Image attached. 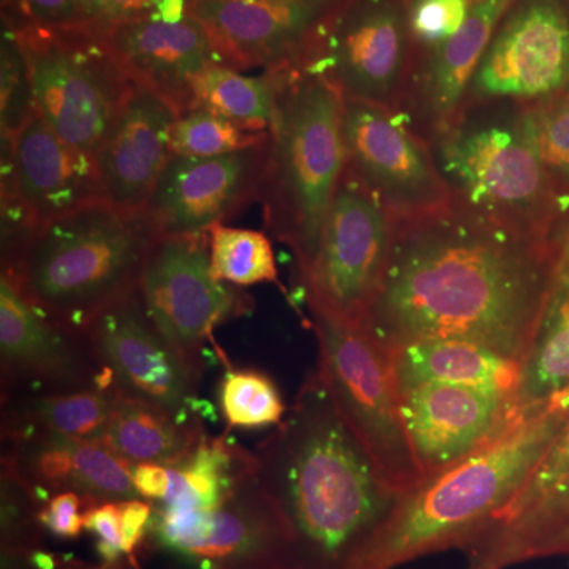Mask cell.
I'll return each instance as SVG.
<instances>
[{
	"label": "cell",
	"instance_id": "5b68a950",
	"mask_svg": "<svg viewBox=\"0 0 569 569\" xmlns=\"http://www.w3.org/2000/svg\"><path fill=\"white\" fill-rule=\"evenodd\" d=\"M269 141L263 164L268 223L293 250L305 279L347 170L342 93L318 74L295 70Z\"/></svg>",
	"mask_w": 569,
	"mask_h": 569
},
{
	"label": "cell",
	"instance_id": "f907efd6",
	"mask_svg": "<svg viewBox=\"0 0 569 569\" xmlns=\"http://www.w3.org/2000/svg\"><path fill=\"white\" fill-rule=\"evenodd\" d=\"M567 400H568V403H569V397H568V399H567Z\"/></svg>",
	"mask_w": 569,
	"mask_h": 569
},
{
	"label": "cell",
	"instance_id": "4dcf8cb0",
	"mask_svg": "<svg viewBox=\"0 0 569 569\" xmlns=\"http://www.w3.org/2000/svg\"><path fill=\"white\" fill-rule=\"evenodd\" d=\"M211 271L234 287L277 282L274 249L261 231L216 224L208 233Z\"/></svg>",
	"mask_w": 569,
	"mask_h": 569
},
{
	"label": "cell",
	"instance_id": "7402d4cb",
	"mask_svg": "<svg viewBox=\"0 0 569 569\" xmlns=\"http://www.w3.org/2000/svg\"><path fill=\"white\" fill-rule=\"evenodd\" d=\"M179 112L160 93L133 84L97 153L104 203L142 212L171 159V130Z\"/></svg>",
	"mask_w": 569,
	"mask_h": 569
},
{
	"label": "cell",
	"instance_id": "836d02e7",
	"mask_svg": "<svg viewBox=\"0 0 569 569\" xmlns=\"http://www.w3.org/2000/svg\"><path fill=\"white\" fill-rule=\"evenodd\" d=\"M529 110L550 182L552 178L569 182V100Z\"/></svg>",
	"mask_w": 569,
	"mask_h": 569
},
{
	"label": "cell",
	"instance_id": "b9f144b4",
	"mask_svg": "<svg viewBox=\"0 0 569 569\" xmlns=\"http://www.w3.org/2000/svg\"><path fill=\"white\" fill-rule=\"evenodd\" d=\"M153 505L142 498L121 501L123 550L127 559L134 560V552L149 533Z\"/></svg>",
	"mask_w": 569,
	"mask_h": 569
},
{
	"label": "cell",
	"instance_id": "ac0fdd59",
	"mask_svg": "<svg viewBox=\"0 0 569 569\" xmlns=\"http://www.w3.org/2000/svg\"><path fill=\"white\" fill-rule=\"evenodd\" d=\"M325 6L326 0H189V13L211 37L224 66L277 71L298 67Z\"/></svg>",
	"mask_w": 569,
	"mask_h": 569
},
{
	"label": "cell",
	"instance_id": "44dd1931",
	"mask_svg": "<svg viewBox=\"0 0 569 569\" xmlns=\"http://www.w3.org/2000/svg\"><path fill=\"white\" fill-rule=\"evenodd\" d=\"M569 82V21L552 0H538L509 18L486 51L475 92L541 99Z\"/></svg>",
	"mask_w": 569,
	"mask_h": 569
},
{
	"label": "cell",
	"instance_id": "7c38bea8",
	"mask_svg": "<svg viewBox=\"0 0 569 569\" xmlns=\"http://www.w3.org/2000/svg\"><path fill=\"white\" fill-rule=\"evenodd\" d=\"M201 238L164 236L152 247L138 296L157 331L198 372L213 328L249 310V296L212 276L209 244Z\"/></svg>",
	"mask_w": 569,
	"mask_h": 569
},
{
	"label": "cell",
	"instance_id": "bcb514c9",
	"mask_svg": "<svg viewBox=\"0 0 569 569\" xmlns=\"http://www.w3.org/2000/svg\"><path fill=\"white\" fill-rule=\"evenodd\" d=\"M82 24L99 32L103 20L104 0H77Z\"/></svg>",
	"mask_w": 569,
	"mask_h": 569
},
{
	"label": "cell",
	"instance_id": "6da1fadb",
	"mask_svg": "<svg viewBox=\"0 0 569 569\" xmlns=\"http://www.w3.org/2000/svg\"><path fill=\"white\" fill-rule=\"evenodd\" d=\"M362 326L389 350L462 339L526 362L553 290L548 244L456 204L396 220Z\"/></svg>",
	"mask_w": 569,
	"mask_h": 569
},
{
	"label": "cell",
	"instance_id": "52a82bcc",
	"mask_svg": "<svg viewBox=\"0 0 569 569\" xmlns=\"http://www.w3.org/2000/svg\"><path fill=\"white\" fill-rule=\"evenodd\" d=\"M321 373L378 477L396 496L425 481L402 415L395 353L362 325L309 307Z\"/></svg>",
	"mask_w": 569,
	"mask_h": 569
},
{
	"label": "cell",
	"instance_id": "ee69618b",
	"mask_svg": "<svg viewBox=\"0 0 569 569\" xmlns=\"http://www.w3.org/2000/svg\"><path fill=\"white\" fill-rule=\"evenodd\" d=\"M553 269V291L569 288V219L559 230L546 234Z\"/></svg>",
	"mask_w": 569,
	"mask_h": 569
},
{
	"label": "cell",
	"instance_id": "4fadbf2b",
	"mask_svg": "<svg viewBox=\"0 0 569 569\" xmlns=\"http://www.w3.org/2000/svg\"><path fill=\"white\" fill-rule=\"evenodd\" d=\"M84 332L116 391L163 408L179 421H201L197 397L201 372L157 331L137 290L104 307Z\"/></svg>",
	"mask_w": 569,
	"mask_h": 569
},
{
	"label": "cell",
	"instance_id": "1f68e13d",
	"mask_svg": "<svg viewBox=\"0 0 569 569\" xmlns=\"http://www.w3.org/2000/svg\"><path fill=\"white\" fill-rule=\"evenodd\" d=\"M219 407L230 429L244 430L279 426L288 411L274 380L257 369H228L220 380Z\"/></svg>",
	"mask_w": 569,
	"mask_h": 569
},
{
	"label": "cell",
	"instance_id": "ba28073f",
	"mask_svg": "<svg viewBox=\"0 0 569 569\" xmlns=\"http://www.w3.org/2000/svg\"><path fill=\"white\" fill-rule=\"evenodd\" d=\"M9 32L28 71L33 110L59 137L97 159L133 86L102 33L31 22Z\"/></svg>",
	"mask_w": 569,
	"mask_h": 569
},
{
	"label": "cell",
	"instance_id": "4316f807",
	"mask_svg": "<svg viewBox=\"0 0 569 569\" xmlns=\"http://www.w3.org/2000/svg\"><path fill=\"white\" fill-rule=\"evenodd\" d=\"M206 436L203 422L179 421L163 408L119 392L102 443L133 466H174Z\"/></svg>",
	"mask_w": 569,
	"mask_h": 569
},
{
	"label": "cell",
	"instance_id": "ffe728a7",
	"mask_svg": "<svg viewBox=\"0 0 569 569\" xmlns=\"http://www.w3.org/2000/svg\"><path fill=\"white\" fill-rule=\"evenodd\" d=\"M132 471L133 463L102 441L58 433L2 437V473L18 479L41 505L63 492L78 493L91 507L140 498Z\"/></svg>",
	"mask_w": 569,
	"mask_h": 569
},
{
	"label": "cell",
	"instance_id": "8fae6325",
	"mask_svg": "<svg viewBox=\"0 0 569 569\" xmlns=\"http://www.w3.org/2000/svg\"><path fill=\"white\" fill-rule=\"evenodd\" d=\"M347 170L396 220L432 216L455 206L433 152L400 110L343 99Z\"/></svg>",
	"mask_w": 569,
	"mask_h": 569
},
{
	"label": "cell",
	"instance_id": "d4e9b609",
	"mask_svg": "<svg viewBox=\"0 0 569 569\" xmlns=\"http://www.w3.org/2000/svg\"><path fill=\"white\" fill-rule=\"evenodd\" d=\"M392 353L400 392L427 383H447L490 389L512 400L522 377V362L470 340H419Z\"/></svg>",
	"mask_w": 569,
	"mask_h": 569
},
{
	"label": "cell",
	"instance_id": "d590c367",
	"mask_svg": "<svg viewBox=\"0 0 569 569\" xmlns=\"http://www.w3.org/2000/svg\"><path fill=\"white\" fill-rule=\"evenodd\" d=\"M471 0H415L410 10L411 33L422 43L437 47L462 28Z\"/></svg>",
	"mask_w": 569,
	"mask_h": 569
},
{
	"label": "cell",
	"instance_id": "f6af8a7d",
	"mask_svg": "<svg viewBox=\"0 0 569 569\" xmlns=\"http://www.w3.org/2000/svg\"><path fill=\"white\" fill-rule=\"evenodd\" d=\"M548 557H569V522L538 542L530 550L529 560L527 561L548 559Z\"/></svg>",
	"mask_w": 569,
	"mask_h": 569
},
{
	"label": "cell",
	"instance_id": "cb8c5ba5",
	"mask_svg": "<svg viewBox=\"0 0 569 569\" xmlns=\"http://www.w3.org/2000/svg\"><path fill=\"white\" fill-rule=\"evenodd\" d=\"M511 3L512 0L473 2L460 31L433 47L418 84V104L436 133L460 114L463 96L488 51L498 21Z\"/></svg>",
	"mask_w": 569,
	"mask_h": 569
},
{
	"label": "cell",
	"instance_id": "7a4b0ae2",
	"mask_svg": "<svg viewBox=\"0 0 569 569\" xmlns=\"http://www.w3.org/2000/svg\"><path fill=\"white\" fill-rule=\"evenodd\" d=\"M258 477L296 539L299 569H348L397 498L337 407L318 369L253 449Z\"/></svg>",
	"mask_w": 569,
	"mask_h": 569
},
{
	"label": "cell",
	"instance_id": "8d00e7d4",
	"mask_svg": "<svg viewBox=\"0 0 569 569\" xmlns=\"http://www.w3.org/2000/svg\"><path fill=\"white\" fill-rule=\"evenodd\" d=\"M569 477V421L567 426L561 429L553 443L550 445L548 452L539 460L533 473L526 482L519 496L512 500V503L505 509L503 515L497 520H505L519 515L520 511L533 505L550 489L556 488L557 485ZM493 520V522H497Z\"/></svg>",
	"mask_w": 569,
	"mask_h": 569
},
{
	"label": "cell",
	"instance_id": "8992f818",
	"mask_svg": "<svg viewBox=\"0 0 569 569\" xmlns=\"http://www.w3.org/2000/svg\"><path fill=\"white\" fill-rule=\"evenodd\" d=\"M436 162L468 211L546 241L550 179L530 110L459 114L436 138Z\"/></svg>",
	"mask_w": 569,
	"mask_h": 569
},
{
	"label": "cell",
	"instance_id": "5bb4252c",
	"mask_svg": "<svg viewBox=\"0 0 569 569\" xmlns=\"http://www.w3.org/2000/svg\"><path fill=\"white\" fill-rule=\"evenodd\" d=\"M0 367L2 397L111 387L86 332L44 313L7 276L0 280Z\"/></svg>",
	"mask_w": 569,
	"mask_h": 569
},
{
	"label": "cell",
	"instance_id": "30bf717a",
	"mask_svg": "<svg viewBox=\"0 0 569 569\" xmlns=\"http://www.w3.org/2000/svg\"><path fill=\"white\" fill-rule=\"evenodd\" d=\"M395 217L346 170L302 282L309 307L361 325L387 274Z\"/></svg>",
	"mask_w": 569,
	"mask_h": 569
},
{
	"label": "cell",
	"instance_id": "681fc988",
	"mask_svg": "<svg viewBox=\"0 0 569 569\" xmlns=\"http://www.w3.org/2000/svg\"><path fill=\"white\" fill-rule=\"evenodd\" d=\"M471 2H478V0H471Z\"/></svg>",
	"mask_w": 569,
	"mask_h": 569
},
{
	"label": "cell",
	"instance_id": "60d3db41",
	"mask_svg": "<svg viewBox=\"0 0 569 569\" xmlns=\"http://www.w3.org/2000/svg\"><path fill=\"white\" fill-rule=\"evenodd\" d=\"M18 9L31 24L44 28H86L77 0H17Z\"/></svg>",
	"mask_w": 569,
	"mask_h": 569
},
{
	"label": "cell",
	"instance_id": "ab89813d",
	"mask_svg": "<svg viewBox=\"0 0 569 569\" xmlns=\"http://www.w3.org/2000/svg\"><path fill=\"white\" fill-rule=\"evenodd\" d=\"M187 11H189V0H104L103 20L99 32L122 22L156 17V14L179 17Z\"/></svg>",
	"mask_w": 569,
	"mask_h": 569
},
{
	"label": "cell",
	"instance_id": "9a60e30c",
	"mask_svg": "<svg viewBox=\"0 0 569 569\" xmlns=\"http://www.w3.org/2000/svg\"><path fill=\"white\" fill-rule=\"evenodd\" d=\"M305 52L296 70L318 74L343 99L400 110L406 84V32L399 11L370 6L339 18Z\"/></svg>",
	"mask_w": 569,
	"mask_h": 569
},
{
	"label": "cell",
	"instance_id": "d6986e66",
	"mask_svg": "<svg viewBox=\"0 0 569 569\" xmlns=\"http://www.w3.org/2000/svg\"><path fill=\"white\" fill-rule=\"evenodd\" d=\"M264 156L263 144L211 159L171 156L142 212L159 238H201L244 201Z\"/></svg>",
	"mask_w": 569,
	"mask_h": 569
},
{
	"label": "cell",
	"instance_id": "7dc6e473",
	"mask_svg": "<svg viewBox=\"0 0 569 569\" xmlns=\"http://www.w3.org/2000/svg\"><path fill=\"white\" fill-rule=\"evenodd\" d=\"M51 569H133V561H129V563H119L112 565V567H108V565H100V567H93V565L84 563V561L70 559V557H62L59 560V563L56 565L54 568Z\"/></svg>",
	"mask_w": 569,
	"mask_h": 569
},
{
	"label": "cell",
	"instance_id": "f1b7e54d",
	"mask_svg": "<svg viewBox=\"0 0 569 569\" xmlns=\"http://www.w3.org/2000/svg\"><path fill=\"white\" fill-rule=\"evenodd\" d=\"M568 397L569 288L550 295L533 347L523 362L512 410L518 418H530Z\"/></svg>",
	"mask_w": 569,
	"mask_h": 569
},
{
	"label": "cell",
	"instance_id": "7bdbcfd3",
	"mask_svg": "<svg viewBox=\"0 0 569 569\" xmlns=\"http://www.w3.org/2000/svg\"><path fill=\"white\" fill-rule=\"evenodd\" d=\"M133 486L142 500L162 501L170 490V468L160 463H137L132 471Z\"/></svg>",
	"mask_w": 569,
	"mask_h": 569
},
{
	"label": "cell",
	"instance_id": "2e32d148",
	"mask_svg": "<svg viewBox=\"0 0 569 569\" xmlns=\"http://www.w3.org/2000/svg\"><path fill=\"white\" fill-rule=\"evenodd\" d=\"M7 138L9 200L20 211L24 238L66 213L103 201L97 160L59 137L36 110Z\"/></svg>",
	"mask_w": 569,
	"mask_h": 569
},
{
	"label": "cell",
	"instance_id": "e0dca14e",
	"mask_svg": "<svg viewBox=\"0 0 569 569\" xmlns=\"http://www.w3.org/2000/svg\"><path fill=\"white\" fill-rule=\"evenodd\" d=\"M400 397L408 437L425 479L527 419L516 417L511 397L485 388L427 383L407 389Z\"/></svg>",
	"mask_w": 569,
	"mask_h": 569
},
{
	"label": "cell",
	"instance_id": "277c9868",
	"mask_svg": "<svg viewBox=\"0 0 569 569\" xmlns=\"http://www.w3.org/2000/svg\"><path fill=\"white\" fill-rule=\"evenodd\" d=\"M157 241L144 212L97 201L26 236L2 276L44 313L84 332L104 307L137 290Z\"/></svg>",
	"mask_w": 569,
	"mask_h": 569
},
{
	"label": "cell",
	"instance_id": "3957f363",
	"mask_svg": "<svg viewBox=\"0 0 569 569\" xmlns=\"http://www.w3.org/2000/svg\"><path fill=\"white\" fill-rule=\"evenodd\" d=\"M569 421L560 399L455 466L397 498L348 569H396L445 550H466L519 496Z\"/></svg>",
	"mask_w": 569,
	"mask_h": 569
},
{
	"label": "cell",
	"instance_id": "83f0119b",
	"mask_svg": "<svg viewBox=\"0 0 569 569\" xmlns=\"http://www.w3.org/2000/svg\"><path fill=\"white\" fill-rule=\"evenodd\" d=\"M295 69L250 77L224 63L206 67L190 81L189 110H203L250 132H271L280 96Z\"/></svg>",
	"mask_w": 569,
	"mask_h": 569
},
{
	"label": "cell",
	"instance_id": "f35d334b",
	"mask_svg": "<svg viewBox=\"0 0 569 569\" xmlns=\"http://www.w3.org/2000/svg\"><path fill=\"white\" fill-rule=\"evenodd\" d=\"M91 505L74 492L58 493L41 505L39 522L47 533L56 538L74 539L86 530V511Z\"/></svg>",
	"mask_w": 569,
	"mask_h": 569
},
{
	"label": "cell",
	"instance_id": "d6a6232c",
	"mask_svg": "<svg viewBox=\"0 0 569 569\" xmlns=\"http://www.w3.org/2000/svg\"><path fill=\"white\" fill-rule=\"evenodd\" d=\"M269 141V132H250L212 112L189 110L176 119L171 130V156L211 159L257 148Z\"/></svg>",
	"mask_w": 569,
	"mask_h": 569
},
{
	"label": "cell",
	"instance_id": "c3c4849f",
	"mask_svg": "<svg viewBox=\"0 0 569 569\" xmlns=\"http://www.w3.org/2000/svg\"><path fill=\"white\" fill-rule=\"evenodd\" d=\"M257 2H293V0H257Z\"/></svg>",
	"mask_w": 569,
	"mask_h": 569
},
{
	"label": "cell",
	"instance_id": "f546056e",
	"mask_svg": "<svg viewBox=\"0 0 569 569\" xmlns=\"http://www.w3.org/2000/svg\"><path fill=\"white\" fill-rule=\"evenodd\" d=\"M569 522V477L519 515L490 523L466 550V569H508Z\"/></svg>",
	"mask_w": 569,
	"mask_h": 569
},
{
	"label": "cell",
	"instance_id": "74e56055",
	"mask_svg": "<svg viewBox=\"0 0 569 569\" xmlns=\"http://www.w3.org/2000/svg\"><path fill=\"white\" fill-rule=\"evenodd\" d=\"M86 530L97 538V556L103 565L122 563L126 559L122 538L121 501H107L86 511Z\"/></svg>",
	"mask_w": 569,
	"mask_h": 569
},
{
	"label": "cell",
	"instance_id": "603a6c76",
	"mask_svg": "<svg viewBox=\"0 0 569 569\" xmlns=\"http://www.w3.org/2000/svg\"><path fill=\"white\" fill-rule=\"evenodd\" d=\"M99 33L127 78L160 93L179 114L189 108L190 81L206 67L223 63L211 37L189 11L122 22Z\"/></svg>",
	"mask_w": 569,
	"mask_h": 569
},
{
	"label": "cell",
	"instance_id": "e575fe53",
	"mask_svg": "<svg viewBox=\"0 0 569 569\" xmlns=\"http://www.w3.org/2000/svg\"><path fill=\"white\" fill-rule=\"evenodd\" d=\"M31 84L24 61L13 37H3L2 50V130L10 137L32 114Z\"/></svg>",
	"mask_w": 569,
	"mask_h": 569
},
{
	"label": "cell",
	"instance_id": "484cf974",
	"mask_svg": "<svg viewBox=\"0 0 569 569\" xmlns=\"http://www.w3.org/2000/svg\"><path fill=\"white\" fill-rule=\"evenodd\" d=\"M119 392L93 387L61 395L2 397V437L24 433L102 441Z\"/></svg>",
	"mask_w": 569,
	"mask_h": 569
},
{
	"label": "cell",
	"instance_id": "9c48e42d",
	"mask_svg": "<svg viewBox=\"0 0 569 569\" xmlns=\"http://www.w3.org/2000/svg\"><path fill=\"white\" fill-rule=\"evenodd\" d=\"M148 535L193 569H299L293 529L257 467L211 508L153 505Z\"/></svg>",
	"mask_w": 569,
	"mask_h": 569
}]
</instances>
